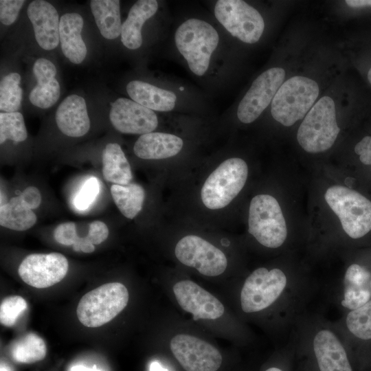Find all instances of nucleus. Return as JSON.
Listing matches in <instances>:
<instances>
[{"label": "nucleus", "instance_id": "16", "mask_svg": "<svg viewBox=\"0 0 371 371\" xmlns=\"http://www.w3.org/2000/svg\"><path fill=\"white\" fill-rule=\"evenodd\" d=\"M38 45L45 50L56 48L59 42L60 20L56 8L43 0L32 1L27 9Z\"/></svg>", "mask_w": 371, "mask_h": 371}, {"label": "nucleus", "instance_id": "40", "mask_svg": "<svg viewBox=\"0 0 371 371\" xmlns=\"http://www.w3.org/2000/svg\"><path fill=\"white\" fill-rule=\"evenodd\" d=\"M346 3L353 8L371 7V0H346Z\"/></svg>", "mask_w": 371, "mask_h": 371}, {"label": "nucleus", "instance_id": "1", "mask_svg": "<svg viewBox=\"0 0 371 371\" xmlns=\"http://www.w3.org/2000/svg\"><path fill=\"white\" fill-rule=\"evenodd\" d=\"M175 39L190 70L197 76H203L218 43L216 30L205 21L190 19L177 28Z\"/></svg>", "mask_w": 371, "mask_h": 371}, {"label": "nucleus", "instance_id": "18", "mask_svg": "<svg viewBox=\"0 0 371 371\" xmlns=\"http://www.w3.org/2000/svg\"><path fill=\"white\" fill-rule=\"evenodd\" d=\"M37 84L29 94L30 102L41 109L52 106L60 95V87L56 79V68L50 60L40 58L33 66Z\"/></svg>", "mask_w": 371, "mask_h": 371}, {"label": "nucleus", "instance_id": "17", "mask_svg": "<svg viewBox=\"0 0 371 371\" xmlns=\"http://www.w3.org/2000/svg\"><path fill=\"white\" fill-rule=\"evenodd\" d=\"M56 122L67 136L80 137L86 135L90 128V120L85 99L76 94L66 97L57 109Z\"/></svg>", "mask_w": 371, "mask_h": 371}, {"label": "nucleus", "instance_id": "12", "mask_svg": "<svg viewBox=\"0 0 371 371\" xmlns=\"http://www.w3.org/2000/svg\"><path fill=\"white\" fill-rule=\"evenodd\" d=\"M170 350L186 371H217L222 363L220 352L208 342L189 335H177Z\"/></svg>", "mask_w": 371, "mask_h": 371}, {"label": "nucleus", "instance_id": "23", "mask_svg": "<svg viewBox=\"0 0 371 371\" xmlns=\"http://www.w3.org/2000/svg\"><path fill=\"white\" fill-rule=\"evenodd\" d=\"M371 297V274L363 267L350 265L344 278V298L341 305L355 310L366 303Z\"/></svg>", "mask_w": 371, "mask_h": 371}, {"label": "nucleus", "instance_id": "10", "mask_svg": "<svg viewBox=\"0 0 371 371\" xmlns=\"http://www.w3.org/2000/svg\"><path fill=\"white\" fill-rule=\"evenodd\" d=\"M175 254L182 264L194 267L207 276H217L227 266V258L221 250L195 235H188L179 240Z\"/></svg>", "mask_w": 371, "mask_h": 371}, {"label": "nucleus", "instance_id": "8", "mask_svg": "<svg viewBox=\"0 0 371 371\" xmlns=\"http://www.w3.org/2000/svg\"><path fill=\"white\" fill-rule=\"evenodd\" d=\"M218 22L233 36L247 43L261 37L265 22L259 12L241 0H219L214 7Z\"/></svg>", "mask_w": 371, "mask_h": 371}, {"label": "nucleus", "instance_id": "21", "mask_svg": "<svg viewBox=\"0 0 371 371\" xmlns=\"http://www.w3.org/2000/svg\"><path fill=\"white\" fill-rule=\"evenodd\" d=\"M183 145V140L175 135L151 132L139 136L133 150L141 159H161L177 155Z\"/></svg>", "mask_w": 371, "mask_h": 371}, {"label": "nucleus", "instance_id": "7", "mask_svg": "<svg viewBox=\"0 0 371 371\" xmlns=\"http://www.w3.org/2000/svg\"><path fill=\"white\" fill-rule=\"evenodd\" d=\"M249 232L261 245L277 248L284 242L287 229L277 200L269 194L255 196L249 210Z\"/></svg>", "mask_w": 371, "mask_h": 371}, {"label": "nucleus", "instance_id": "35", "mask_svg": "<svg viewBox=\"0 0 371 371\" xmlns=\"http://www.w3.org/2000/svg\"><path fill=\"white\" fill-rule=\"evenodd\" d=\"M23 0H1L0 21L5 25L12 24L16 19L19 11L24 4Z\"/></svg>", "mask_w": 371, "mask_h": 371}, {"label": "nucleus", "instance_id": "29", "mask_svg": "<svg viewBox=\"0 0 371 371\" xmlns=\"http://www.w3.org/2000/svg\"><path fill=\"white\" fill-rule=\"evenodd\" d=\"M11 353L18 363H32L45 357L46 344L36 334L28 333L14 343Z\"/></svg>", "mask_w": 371, "mask_h": 371}, {"label": "nucleus", "instance_id": "22", "mask_svg": "<svg viewBox=\"0 0 371 371\" xmlns=\"http://www.w3.org/2000/svg\"><path fill=\"white\" fill-rule=\"evenodd\" d=\"M158 9L155 0H139L131 8L128 16L122 25L121 41L130 49H136L142 44V28Z\"/></svg>", "mask_w": 371, "mask_h": 371}, {"label": "nucleus", "instance_id": "39", "mask_svg": "<svg viewBox=\"0 0 371 371\" xmlns=\"http://www.w3.org/2000/svg\"><path fill=\"white\" fill-rule=\"evenodd\" d=\"M355 152L365 165L371 166V136H365L355 147Z\"/></svg>", "mask_w": 371, "mask_h": 371}, {"label": "nucleus", "instance_id": "45", "mask_svg": "<svg viewBox=\"0 0 371 371\" xmlns=\"http://www.w3.org/2000/svg\"><path fill=\"white\" fill-rule=\"evenodd\" d=\"M265 371H282V370L277 368H271L267 369Z\"/></svg>", "mask_w": 371, "mask_h": 371}, {"label": "nucleus", "instance_id": "2", "mask_svg": "<svg viewBox=\"0 0 371 371\" xmlns=\"http://www.w3.org/2000/svg\"><path fill=\"white\" fill-rule=\"evenodd\" d=\"M319 95L317 83L308 78L293 76L285 81L276 92L271 113L277 122L290 126L304 118Z\"/></svg>", "mask_w": 371, "mask_h": 371}, {"label": "nucleus", "instance_id": "24", "mask_svg": "<svg viewBox=\"0 0 371 371\" xmlns=\"http://www.w3.org/2000/svg\"><path fill=\"white\" fill-rule=\"evenodd\" d=\"M131 98L139 104L157 111H170L175 106L176 95L148 82L132 80L126 86Z\"/></svg>", "mask_w": 371, "mask_h": 371}, {"label": "nucleus", "instance_id": "6", "mask_svg": "<svg viewBox=\"0 0 371 371\" xmlns=\"http://www.w3.org/2000/svg\"><path fill=\"white\" fill-rule=\"evenodd\" d=\"M247 175V165L240 158L232 157L222 162L201 188V200L205 206L211 210L227 206L244 187Z\"/></svg>", "mask_w": 371, "mask_h": 371}, {"label": "nucleus", "instance_id": "44", "mask_svg": "<svg viewBox=\"0 0 371 371\" xmlns=\"http://www.w3.org/2000/svg\"><path fill=\"white\" fill-rule=\"evenodd\" d=\"M368 80L371 85V67L368 72Z\"/></svg>", "mask_w": 371, "mask_h": 371}, {"label": "nucleus", "instance_id": "38", "mask_svg": "<svg viewBox=\"0 0 371 371\" xmlns=\"http://www.w3.org/2000/svg\"><path fill=\"white\" fill-rule=\"evenodd\" d=\"M22 202L31 210L37 208L41 203V194L34 186L26 188L19 195Z\"/></svg>", "mask_w": 371, "mask_h": 371}, {"label": "nucleus", "instance_id": "25", "mask_svg": "<svg viewBox=\"0 0 371 371\" xmlns=\"http://www.w3.org/2000/svg\"><path fill=\"white\" fill-rule=\"evenodd\" d=\"M102 175L114 184L125 186L132 179L131 166L121 146L116 143L106 145L102 155Z\"/></svg>", "mask_w": 371, "mask_h": 371}, {"label": "nucleus", "instance_id": "13", "mask_svg": "<svg viewBox=\"0 0 371 371\" xmlns=\"http://www.w3.org/2000/svg\"><path fill=\"white\" fill-rule=\"evenodd\" d=\"M69 263L60 253L32 254L26 256L19 267L21 278L28 285L43 289L60 282L66 276Z\"/></svg>", "mask_w": 371, "mask_h": 371}, {"label": "nucleus", "instance_id": "36", "mask_svg": "<svg viewBox=\"0 0 371 371\" xmlns=\"http://www.w3.org/2000/svg\"><path fill=\"white\" fill-rule=\"evenodd\" d=\"M78 235L74 222H65L59 224L54 232V239L60 244L69 246L74 245Z\"/></svg>", "mask_w": 371, "mask_h": 371}, {"label": "nucleus", "instance_id": "27", "mask_svg": "<svg viewBox=\"0 0 371 371\" xmlns=\"http://www.w3.org/2000/svg\"><path fill=\"white\" fill-rule=\"evenodd\" d=\"M35 213L25 205L19 195L12 198L0 207V225L14 231H25L36 223Z\"/></svg>", "mask_w": 371, "mask_h": 371}, {"label": "nucleus", "instance_id": "32", "mask_svg": "<svg viewBox=\"0 0 371 371\" xmlns=\"http://www.w3.org/2000/svg\"><path fill=\"white\" fill-rule=\"evenodd\" d=\"M346 326L357 337L364 340L371 339V300L348 313Z\"/></svg>", "mask_w": 371, "mask_h": 371}, {"label": "nucleus", "instance_id": "46", "mask_svg": "<svg viewBox=\"0 0 371 371\" xmlns=\"http://www.w3.org/2000/svg\"><path fill=\"white\" fill-rule=\"evenodd\" d=\"M180 89H181V90H183V87H181V88H180Z\"/></svg>", "mask_w": 371, "mask_h": 371}, {"label": "nucleus", "instance_id": "19", "mask_svg": "<svg viewBox=\"0 0 371 371\" xmlns=\"http://www.w3.org/2000/svg\"><path fill=\"white\" fill-rule=\"evenodd\" d=\"M313 349L320 371H352L344 347L332 332L319 331Z\"/></svg>", "mask_w": 371, "mask_h": 371}, {"label": "nucleus", "instance_id": "5", "mask_svg": "<svg viewBox=\"0 0 371 371\" xmlns=\"http://www.w3.org/2000/svg\"><path fill=\"white\" fill-rule=\"evenodd\" d=\"M324 198L350 237L359 238L371 230V201L363 195L347 187L333 186Z\"/></svg>", "mask_w": 371, "mask_h": 371}, {"label": "nucleus", "instance_id": "4", "mask_svg": "<svg viewBox=\"0 0 371 371\" xmlns=\"http://www.w3.org/2000/svg\"><path fill=\"white\" fill-rule=\"evenodd\" d=\"M129 295L120 282H111L94 289L80 300L76 313L78 320L89 328L101 326L115 318L127 305Z\"/></svg>", "mask_w": 371, "mask_h": 371}, {"label": "nucleus", "instance_id": "30", "mask_svg": "<svg viewBox=\"0 0 371 371\" xmlns=\"http://www.w3.org/2000/svg\"><path fill=\"white\" fill-rule=\"evenodd\" d=\"M21 76L10 73L0 83V109L4 113L17 112L21 106L23 91L20 87Z\"/></svg>", "mask_w": 371, "mask_h": 371}, {"label": "nucleus", "instance_id": "26", "mask_svg": "<svg viewBox=\"0 0 371 371\" xmlns=\"http://www.w3.org/2000/svg\"><path fill=\"white\" fill-rule=\"evenodd\" d=\"M91 10L102 36L113 40L121 35L120 1L92 0Z\"/></svg>", "mask_w": 371, "mask_h": 371}, {"label": "nucleus", "instance_id": "15", "mask_svg": "<svg viewBox=\"0 0 371 371\" xmlns=\"http://www.w3.org/2000/svg\"><path fill=\"white\" fill-rule=\"evenodd\" d=\"M180 306L193 315L194 320L215 319L224 313L223 304L213 295L190 280H181L173 286Z\"/></svg>", "mask_w": 371, "mask_h": 371}, {"label": "nucleus", "instance_id": "28", "mask_svg": "<svg viewBox=\"0 0 371 371\" xmlns=\"http://www.w3.org/2000/svg\"><path fill=\"white\" fill-rule=\"evenodd\" d=\"M111 193L116 206L126 218L133 219L142 210L145 192L141 186L136 183L113 184L111 187Z\"/></svg>", "mask_w": 371, "mask_h": 371}, {"label": "nucleus", "instance_id": "41", "mask_svg": "<svg viewBox=\"0 0 371 371\" xmlns=\"http://www.w3.org/2000/svg\"><path fill=\"white\" fill-rule=\"evenodd\" d=\"M70 371H102L99 369H97L95 366L93 368H89L82 365H76L72 366L70 369Z\"/></svg>", "mask_w": 371, "mask_h": 371}, {"label": "nucleus", "instance_id": "11", "mask_svg": "<svg viewBox=\"0 0 371 371\" xmlns=\"http://www.w3.org/2000/svg\"><path fill=\"white\" fill-rule=\"evenodd\" d=\"M284 77L285 71L280 67H273L261 74L238 104L237 116L239 120L245 124L256 120L272 102Z\"/></svg>", "mask_w": 371, "mask_h": 371}, {"label": "nucleus", "instance_id": "43", "mask_svg": "<svg viewBox=\"0 0 371 371\" xmlns=\"http://www.w3.org/2000/svg\"><path fill=\"white\" fill-rule=\"evenodd\" d=\"M0 371H10V370L8 368V367H6L5 366L1 364Z\"/></svg>", "mask_w": 371, "mask_h": 371}, {"label": "nucleus", "instance_id": "3", "mask_svg": "<svg viewBox=\"0 0 371 371\" xmlns=\"http://www.w3.org/2000/svg\"><path fill=\"white\" fill-rule=\"evenodd\" d=\"M339 131L334 101L324 96L306 115L298 128L297 139L306 152L321 153L333 145Z\"/></svg>", "mask_w": 371, "mask_h": 371}, {"label": "nucleus", "instance_id": "20", "mask_svg": "<svg viewBox=\"0 0 371 371\" xmlns=\"http://www.w3.org/2000/svg\"><path fill=\"white\" fill-rule=\"evenodd\" d=\"M84 21L78 13L63 14L60 19L59 40L61 49L66 58L74 64L81 63L87 49L81 36Z\"/></svg>", "mask_w": 371, "mask_h": 371}, {"label": "nucleus", "instance_id": "42", "mask_svg": "<svg viewBox=\"0 0 371 371\" xmlns=\"http://www.w3.org/2000/svg\"><path fill=\"white\" fill-rule=\"evenodd\" d=\"M150 371H168L163 367L159 362L153 361L150 363Z\"/></svg>", "mask_w": 371, "mask_h": 371}, {"label": "nucleus", "instance_id": "33", "mask_svg": "<svg viewBox=\"0 0 371 371\" xmlns=\"http://www.w3.org/2000/svg\"><path fill=\"white\" fill-rule=\"evenodd\" d=\"M26 308L27 302L21 296L12 295L5 297L0 305L1 324L7 327L13 326Z\"/></svg>", "mask_w": 371, "mask_h": 371}, {"label": "nucleus", "instance_id": "9", "mask_svg": "<svg viewBox=\"0 0 371 371\" xmlns=\"http://www.w3.org/2000/svg\"><path fill=\"white\" fill-rule=\"evenodd\" d=\"M286 284L285 274L279 269H256L246 279L242 288V309L245 313H254L267 308L280 295Z\"/></svg>", "mask_w": 371, "mask_h": 371}, {"label": "nucleus", "instance_id": "14", "mask_svg": "<svg viewBox=\"0 0 371 371\" xmlns=\"http://www.w3.org/2000/svg\"><path fill=\"white\" fill-rule=\"evenodd\" d=\"M109 119L117 131L126 134L149 133L158 125L153 110L126 98H119L112 104Z\"/></svg>", "mask_w": 371, "mask_h": 371}, {"label": "nucleus", "instance_id": "37", "mask_svg": "<svg viewBox=\"0 0 371 371\" xmlns=\"http://www.w3.org/2000/svg\"><path fill=\"white\" fill-rule=\"evenodd\" d=\"M109 236L106 225L100 221H94L89 223L86 239L94 245L103 243Z\"/></svg>", "mask_w": 371, "mask_h": 371}, {"label": "nucleus", "instance_id": "34", "mask_svg": "<svg viewBox=\"0 0 371 371\" xmlns=\"http://www.w3.org/2000/svg\"><path fill=\"white\" fill-rule=\"evenodd\" d=\"M100 192V184L95 177L87 179L74 199V204L79 210H87L95 201Z\"/></svg>", "mask_w": 371, "mask_h": 371}, {"label": "nucleus", "instance_id": "31", "mask_svg": "<svg viewBox=\"0 0 371 371\" xmlns=\"http://www.w3.org/2000/svg\"><path fill=\"white\" fill-rule=\"evenodd\" d=\"M27 133L23 115L19 112L0 113V143L8 139L21 142L27 139Z\"/></svg>", "mask_w": 371, "mask_h": 371}]
</instances>
